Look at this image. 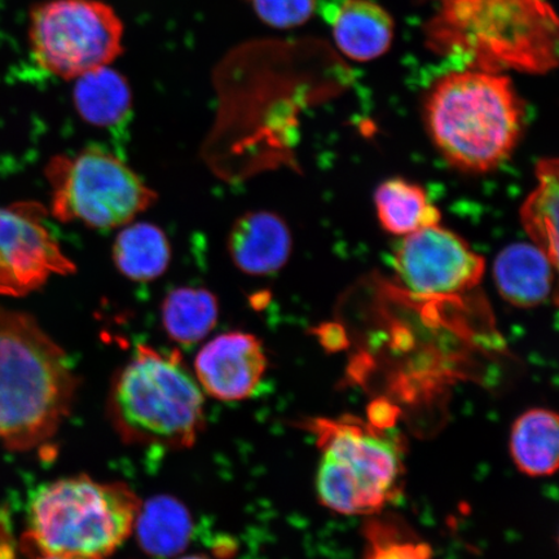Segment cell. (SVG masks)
Instances as JSON below:
<instances>
[{"mask_svg": "<svg viewBox=\"0 0 559 559\" xmlns=\"http://www.w3.org/2000/svg\"><path fill=\"white\" fill-rule=\"evenodd\" d=\"M79 381L68 356L32 314L0 306V443L29 451L55 437Z\"/></svg>", "mask_w": 559, "mask_h": 559, "instance_id": "obj_1", "label": "cell"}, {"mask_svg": "<svg viewBox=\"0 0 559 559\" xmlns=\"http://www.w3.org/2000/svg\"><path fill=\"white\" fill-rule=\"evenodd\" d=\"M523 117L508 76L479 68L443 76L425 105L438 151L456 169L474 174L506 163L519 144Z\"/></svg>", "mask_w": 559, "mask_h": 559, "instance_id": "obj_2", "label": "cell"}, {"mask_svg": "<svg viewBox=\"0 0 559 559\" xmlns=\"http://www.w3.org/2000/svg\"><path fill=\"white\" fill-rule=\"evenodd\" d=\"M108 415L126 443L188 449L204 429L205 401L178 353L139 345L111 383Z\"/></svg>", "mask_w": 559, "mask_h": 559, "instance_id": "obj_3", "label": "cell"}, {"mask_svg": "<svg viewBox=\"0 0 559 559\" xmlns=\"http://www.w3.org/2000/svg\"><path fill=\"white\" fill-rule=\"evenodd\" d=\"M140 502L122 484L80 475L51 481L34 493L25 549L38 556L102 558L134 531Z\"/></svg>", "mask_w": 559, "mask_h": 559, "instance_id": "obj_4", "label": "cell"}, {"mask_svg": "<svg viewBox=\"0 0 559 559\" xmlns=\"http://www.w3.org/2000/svg\"><path fill=\"white\" fill-rule=\"evenodd\" d=\"M435 39L491 72L543 73L557 60L556 17L544 0H447Z\"/></svg>", "mask_w": 559, "mask_h": 559, "instance_id": "obj_5", "label": "cell"}, {"mask_svg": "<svg viewBox=\"0 0 559 559\" xmlns=\"http://www.w3.org/2000/svg\"><path fill=\"white\" fill-rule=\"evenodd\" d=\"M317 437L321 504L344 515H373L400 491L404 474L400 439L354 416L305 424Z\"/></svg>", "mask_w": 559, "mask_h": 559, "instance_id": "obj_6", "label": "cell"}, {"mask_svg": "<svg viewBox=\"0 0 559 559\" xmlns=\"http://www.w3.org/2000/svg\"><path fill=\"white\" fill-rule=\"evenodd\" d=\"M56 219L90 228L128 226L155 204L157 195L121 158L97 148L60 155L46 166Z\"/></svg>", "mask_w": 559, "mask_h": 559, "instance_id": "obj_7", "label": "cell"}, {"mask_svg": "<svg viewBox=\"0 0 559 559\" xmlns=\"http://www.w3.org/2000/svg\"><path fill=\"white\" fill-rule=\"evenodd\" d=\"M123 21L103 0H41L32 7L27 38L45 72L76 80L123 53Z\"/></svg>", "mask_w": 559, "mask_h": 559, "instance_id": "obj_8", "label": "cell"}, {"mask_svg": "<svg viewBox=\"0 0 559 559\" xmlns=\"http://www.w3.org/2000/svg\"><path fill=\"white\" fill-rule=\"evenodd\" d=\"M37 202L0 207V296L23 297L53 275H70L75 265L45 225Z\"/></svg>", "mask_w": 559, "mask_h": 559, "instance_id": "obj_9", "label": "cell"}, {"mask_svg": "<svg viewBox=\"0 0 559 559\" xmlns=\"http://www.w3.org/2000/svg\"><path fill=\"white\" fill-rule=\"evenodd\" d=\"M394 267L405 288L421 297L472 290L485 275V258L463 237L439 225L404 236Z\"/></svg>", "mask_w": 559, "mask_h": 559, "instance_id": "obj_10", "label": "cell"}, {"mask_svg": "<svg viewBox=\"0 0 559 559\" xmlns=\"http://www.w3.org/2000/svg\"><path fill=\"white\" fill-rule=\"evenodd\" d=\"M267 369L262 342L253 334L230 332L201 348L194 360L201 389L223 402L247 400Z\"/></svg>", "mask_w": 559, "mask_h": 559, "instance_id": "obj_11", "label": "cell"}, {"mask_svg": "<svg viewBox=\"0 0 559 559\" xmlns=\"http://www.w3.org/2000/svg\"><path fill=\"white\" fill-rule=\"evenodd\" d=\"M229 255L245 274H275L288 262L292 235L288 225L271 212H250L235 222L228 239Z\"/></svg>", "mask_w": 559, "mask_h": 559, "instance_id": "obj_12", "label": "cell"}, {"mask_svg": "<svg viewBox=\"0 0 559 559\" xmlns=\"http://www.w3.org/2000/svg\"><path fill=\"white\" fill-rule=\"evenodd\" d=\"M557 269L534 243H513L496 257L493 277L500 296L520 309L548 300Z\"/></svg>", "mask_w": 559, "mask_h": 559, "instance_id": "obj_13", "label": "cell"}, {"mask_svg": "<svg viewBox=\"0 0 559 559\" xmlns=\"http://www.w3.org/2000/svg\"><path fill=\"white\" fill-rule=\"evenodd\" d=\"M335 45L348 59L367 62L381 58L394 39V20L373 0H345L335 11Z\"/></svg>", "mask_w": 559, "mask_h": 559, "instance_id": "obj_14", "label": "cell"}, {"mask_svg": "<svg viewBox=\"0 0 559 559\" xmlns=\"http://www.w3.org/2000/svg\"><path fill=\"white\" fill-rule=\"evenodd\" d=\"M510 456L516 469L527 477H551L558 471L559 419L556 412L533 408L513 424Z\"/></svg>", "mask_w": 559, "mask_h": 559, "instance_id": "obj_15", "label": "cell"}, {"mask_svg": "<svg viewBox=\"0 0 559 559\" xmlns=\"http://www.w3.org/2000/svg\"><path fill=\"white\" fill-rule=\"evenodd\" d=\"M74 81V108L83 121L109 129L130 116L132 91L128 79L118 70L103 67Z\"/></svg>", "mask_w": 559, "mask_h": 559, "instance_id": "obj_16", "label": "cell"}, {"mask_svg": "<svg viewBox=\"0 0 559 559\" xmlns=\"http://www.w3.org/2000/svg\"><path fill=\"white\" fill-rule=\"evenodd\" d=\"M140 547L159 559L175 557L190 544L193 523L188 509L170 496H157L140 507L135 522Z\"/></svg>", "mask_w": 559, "mask_h": 559, "instance_id": "obj_17", "label": "cell"}, {"mask_svg": "<svg viewBox=\"0 0 559 559\" xmlns=\"http://www.w3.org/2000/svg\"><path fill=\"white\" fill-rule=\"evenodd\" d=\"M537 185L520 210L531 243L558 267V159L543 158L536 166Z\"/></svg>", "mask_w": 559, "mask_h": 559, "instance_id": "obj_18", "label": "cell"}, {"mask_svg": "<svg viewBox=\"0 0 559 559\" xmlns=\"http://www.w3.org/2000/svg\"><path fill=\"white\" fill-rule=\"evenodd\" d=\"M170 242L164 230L151 223H136L121 230L114 245L118 271L132 282H152L169 267Z\"/></svg>", "mask_w": 559, "mask_h": 559, "instance_id": "obj_19", "label": "cell"}, {"mask_svg": "<svg viewBox=\"0 0 559 559\" xmlns=\"http://www.w3.org/2000/svg\"><path fill=\"white\" fill-rule=\"evenodd\" d=\"M374 204L381 226L396 236H407L440 223V212L424 188L404 179L384 181L377 188Z\"/></svg>", "mask_w": 559, "mask_h": 559, "instance_id": "obj_20", "label": "cell"}, {"mask_svg": "<svg viewBox=\"0 0 559 559\" xmlns=\"http://www.w3.org/2000/svg\"><path fill=\"white\" fill-rule=\"evenodd\" d=\"M160 314L167 335L179 345L192 346L218 323V299L207 289L178 288L167 295Z\"/></svg>", "mask_w": 559, "mask_h": 559, "instance_id": "obj_21", "label": "cell"}, {"mask_svg": "<svg viewBox=\"0 0 559 559\" xmlns=\"http://www.w3.org/2000/svg\"><path fill=\"white\" fill-rule=\"evenodd\" d=\"M263 24L274 29L288 31L309 21L318 0H247Z\"/></svg>", "mask_w": 559, "mask_h": 559, "instance_id": "obj_22", "label": "cell"}, {"mask_svg": "<svg viewBox=\"0 0 559 559\" xmlns=\"http://www.w3.org/2000/svg\"><path fill=\"white\" fill-rule=\"evenodd\" d=\"M370 548L362 559H431L432 550L428 544L397 539L381 526L370 527Z\"/></svg>", "mask_w": 559, "mask_h": 559, "instance_id": "obj_23", "label": "cell"}, {"mask_svg": "<svg viewBox=\"0 0 559 559\" xmlns=\"http://www.w3.org/2000/svg\"><path fill=\"white\" fill-rule=\"evenodd\" d=\"M367 423L379 430H393L402 412L386 397H377L367 409Z\"/></svg>", "mask_w": 559, "mask_h": 559, "instance_id": "obj_24", "label": "cell"}, {"mask_svg": "<svg viewBox=\"0 0 559 559\" xmlns=\"http://www.w3.org/2000/svg\"><path fill=\"white\" fill-rule=\"evenodd\" d=\"M37 559H102V558H85V557H72V556H38Z\"/></svg>", "mask_w": 559, "mask_h": 559, "instance_id": "obj_25", "label": "cell"}, {"mask_svg": "<svg viewBox=\"0 0 559 559\" xmlns=\"http://www.w3.org/2000/svg\"><path fill=\"white\" fill-rule=\"evenodd\" d=\"M181 559H209V558L204 557V556H190V557H186V558H181Z\"/></svg>", "mask_w": 559, "mask_h": 559, "instance_id": "obj_26", "label": "cell"}]
</instances>
